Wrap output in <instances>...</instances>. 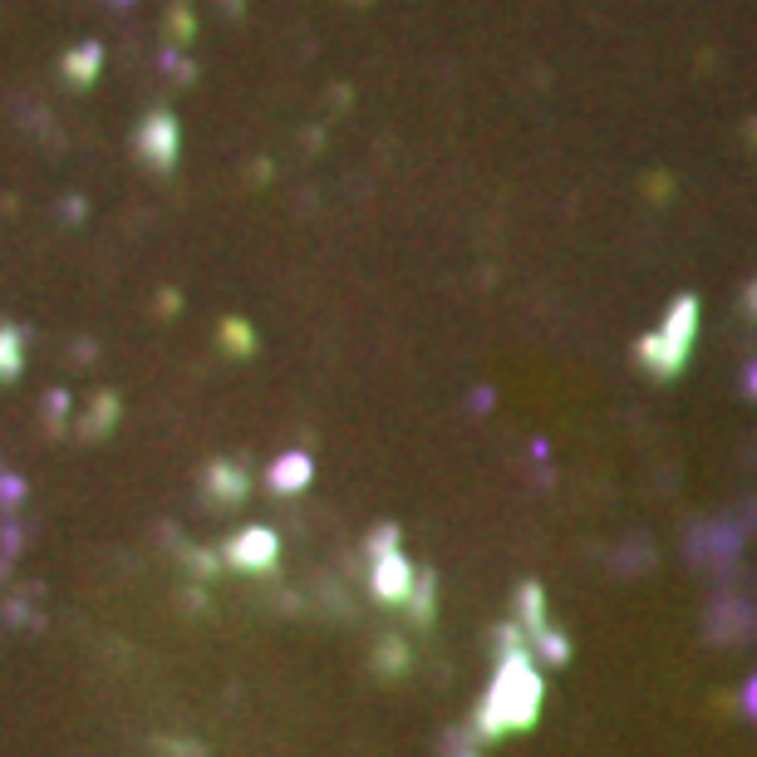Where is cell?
<instances>
[{"label":"cell","mask_w":757,"mask_h":757,"mask_svg":"<svg viewBox=\"0 0 757 757\" xmlns=\"http://www.w3.org/2000/svg\"><path fill=\"white\" fill-rule=\"evenodd\" d=\"M748 708L757 713V679H753V689H748Z\"/></svg>","instance_id":"obj_1"}]
</instances>
